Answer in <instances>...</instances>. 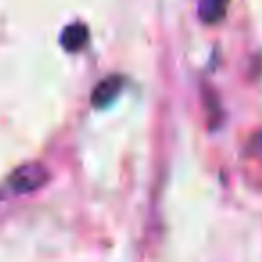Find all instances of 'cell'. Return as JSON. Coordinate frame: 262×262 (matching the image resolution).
<instances>
[{
    "mask_svg": "<svg viewBox=\"0 0 262 262\" xmlns=\"http://www.w3.org/2000/svg\"><path fill=\"white\" fill-rule=\"evenodd\" d=\"M230 8V0H200L198 4V16L203 24L214 26L226 16Z\"/></svg>",
    "mask_w": 262,
    "mask_h": 262,
    "instance_id": "obj_3",
    "label": "cell"
},
{
    "mask_svg": "<svg viewBox=\"0 0 262 262\" xmlns=\"http://www.w3.org/2000/svg\"><path fill=\"white\" fill-rule=\"evenodd\" d=\"M61 41L63 49L69 52H77L86 45L88 41V27L83 24H72V26H67L61 33Z\"/></svg>",
    "mask_w": 262,
    "mask_h": 262,
    "instance_id": "obj_4",
    "label": "cell"
},
{
    "mask_svg": "<svg viewBox=\"0 0 262 262\" xmlns=\"http://www.w3.org/2000/svg\"><path fill=\"white\" fill-rule=\"evenodd\" d=\"M122 88H124V77H120V76L104 77V79L94 88V92H92V104H94L95 108H106V106H110L119 97Z\"/></svg>",
    "mask_w": 262,
    "mask_h": 262,
    "instance_id": "obj_2",
    "label": "cell"
},
{
    "mask_svg": "<svg viewBox=\"0 0 262 262\" xmlns=\"http://www.w3.org/2000/svg\"><path fill=\"white\" fill-rule=\"evenodd\" d=\"M51 180V172L40 162H29L20 165L9 176V187L16 194H33L43 189Z\"/></svg>",
    "mask_w": 262,
    "mask_h": 262,
    "instance_id": "obj_1",
    "label": "cell"
}]
</instances>
